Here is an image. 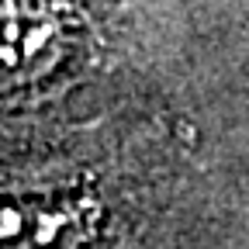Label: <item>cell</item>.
<instances>
[{
	"label": "cell",
	"instance_id": "6da1fadb",
	"mask_svg": "<svg viewBox=\"0 0 249 249\" xmlns=\"http://www.w3.org/2000/svg\"><path fill=\"white\" fill-rule=\"evenodd\" d=\"M76 222L70 211L4 204V249H70Z\"/></svg>",
	"mask_w": 249,
	"mask_h": 249
}]
</instances>
